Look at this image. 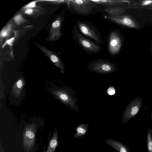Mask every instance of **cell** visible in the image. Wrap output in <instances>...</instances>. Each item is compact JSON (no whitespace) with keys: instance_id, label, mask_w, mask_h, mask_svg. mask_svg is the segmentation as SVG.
<instances>
[{"instance_id":"6da1fadb","label":"cell","mask_w":152,"mask_h":152,"mask_svg":"<svg viewBox=\"0 0 152 152\" xmlns=\"http://www.w3.org/2000/svg\"><path fill=\"white\" fill-rule=\"evenodd\" d=\"M69 9L74 14L87 16L94 14L98 12L100 6L89 0H71L66 1Z\"/></svg>"},{"instance_id":"7a4b0ae2","label":"cell","mask_w":152,"mask_h":152,"mask_svg":"<svg viewBox=\"0 0 152 152\" xmlns=\"http://www.w3.org/2000/svg\"><path fill=\"white\" fill-rule=\"evenodd\" d=\"M72 33L75 42L86 53L88 54H98L102 51V48L99 45L84 36L75 24L73 26Z\"/></svg>"},{"instance_id":"3957f363","label":"cell","mask_w":152,"mask_h":152,"mask_svg":"<svg viewBox=\"0 0 152 152\" xmlns=\"http://www.w3.org/2000/svg\"><path fill=\"white\" fill-rule=\"evenodd\" d=\"M76 23L78 29L83 35L92 39L99 45L103 43L101 34L94 26L86 21L78 20Z\"/></svg>"},{"instance_id":"277c9868","label":"cell","mask_w":152,"mask_h":152,"mask_svg":"<svg viewBox=\"0 0 152 152\" xmlns=\"http://www.w3.org/2000/svg\"><path fill=\"white\" fill-rule=\"evenodd\" d=\"M87 68L90 71L102 74L112 73L118 69L114 63L102 59L95 60L91 61L87 66Z\"/></svg>"},{"instance_id":"5b68a950","label":"cell","mask_w":152,"mask_h":152,"mask_svg":"<svg viewBox=\"0 0 152 152\" xmlns=\"http://www.w3.org/2000/svg\"><path fill=\"white\" fill-rule=\"evenodd\" d=\"M54 93L61 101L72 110L76 112L78 111L79 107L76 104L77 100L75 96V92L72 88H69L68 91L59 90L55 91Z\"/></svg>"},{"instance_id":"8992f818","label":"cell","mask_w":152,"mask_h":152,"mask_svg":"<svg viewBox=\"0 0 152 152\" xmlns=\"http://www.w3.org/2000/svg\"><path fill=\"white\" fill-rule=\"evenodd\" d=\"M122 44V40L120 34L115 30L111 31L109 33L108 50L110 54L113 56L119 52Z\"/></svg>"},{"instance_id":"52a82bcc","label":"cell","mask_w":152,"mask_h":152,"mask_svg":"<svg viewBox=\"0 0 152 152\" xmlns=\"http://www.w3.org/2000/svg\"><path fill=\"white\" fill-rule=\"evenodd\" d=\"M36 126L35 124L26 126L23 133V146L27 151L32 149L34 143Z\"/></svg>"},{"instance_id":"ba28073f","label":"cell","mask_w":152,"mask_h":152,"mask_svg":"<svg viewBox=\"0 0 152 152\" xmlns=\"http://www.w3.org/2000/svg\"><path fill=\"white\" fill-rule=\"evenodd\" d=\"M106 19L112 23L131 28L138 27L137 23L129 16L126 15H121L116 17L106 16Z\"/></svg>"},{"instance_id":"9c48e42d","label":"cell","mask_w":152,"mask_h":152,"mask_svg":"<svg viewBox=\"0 0 152 152\" xmlns=\"http://www.w3.org/2000/svg\"><path fill=\"white\" fill-rule=\"evenodd\" d=\"M39 47L51 61L60 69L62 72H64L65 67L61 60L57 55L43 46L39 45Z\"/></svg>"},{"instance_id":"30bf717a","label":"cell","mask_w":152,"mask_h":152,"mask_svg":"<svg viewBox=\"0 0 152 152\" xmlns=\"http://www.w3.org/2000/svg\"><path fill=\"white\" fill-rule=\"evenodd\" d=\"M105 142L119 152H131L129 147L115 140L108 139Z\"/></svg>"},{"instance_id":"8fae6325","label":"cell","mask_w":152,"mask_h":152,"mask_svg":"<svg viewBox=\"0 0 152 152\" xmlns=\"http://www.w3.org/2000/svg\"><path fill=\"white\" fill-rule=\"evenodd\" d=\"M61 21L62 19L60 17L53 23L50 32L51 38L53 39L56 37L57 39L60 37L61 35L60 31Z\"/></svg>"},{"instance_id":"7c38bea8","label":"cell","mask_w":152,"mask_h":152,"mask_svg":"<svg viewBox=\"0 0 152 152\" xmlns=\"http://www.w3.org/2000/svg\"><path fill=\"white\" fill-rule=\"evenodd\" d=\"M87 124H81L77 125L75 128L76 133L74 135V138H79L84 136L87 132L88 128Z\"/></svg>"},{"instance_id":"4fadbf2b","label":"cell","mask_w":152,"mask_h":152,"mask_svg":"<svg viewBox=\"0 0 152 152\" xmlns=\"http://www.w3.org/2000/svg\"><path fill=\"white\" fill-rule=\"evenodd\" d=\"M104 10L108 16L116 17L121 15L123 12L124 9L121 7H105Z\"/></svg>"},{"instance_id":"5bb4252c","label":"cell","mask_w":152,"mask_h":152,"mask_svg":"<svg viewBox=\"0 0 152 152\" xmlns=\"http://www.w3.org/2000/svg\"><path fill=\"white\" fill-rule=\"evenodd\" d=\"M58 133L55 132L50 140L47 149L45 152H54L57 145Z\"/></svg>"},{"instance_id":"9a60e30c","label":"cell","mask_w":152,"mask_h":152,"mask_svg":"<svg viewBox=\"0 0 152 152\" xmlns=\"http://www.w3.org/2000/svg\"><path fill=\"white\" fill-rule=\"evenodd\" d=\"M24 85L23 80L19 79L14 84L13 88V92L17 96L19 95Z\"/></svg>"},{"instance_id":"2e32d148","label":"cell","mask_w":152,"mask_h":152,"mask_svg":"<svg viewBox=\"0 0 152 152\" xmlns=\"http://www.w3.org/2000/svg\"><path fill=\"white\" fill-rule=\"evenodd\" d=\"M93 1L99 5L104 6L106 7H111L121 1H118L93 0Z\"/></svg>"},{"instance_id":"e0dca14e","label":"cell","mask_w":152,"mask_h":152,"mask_svg":"<svg viewBox=\"0 0 152 152\" xmlns=\"http://www.w3.org/2000/svg\"><path fill=\"white\" fill-rule=\"evenodd\" d=\"M13 23H10L1 31L0 35L1 40V39L7 37L10 35L13 26Z\"/></svg>"},{"instance_id":"ac0fdd59","label":"cell","mask_w":152,"mask_h":152,"mask_svg":"<svg viewBox=\"0 0 152 152\" xmlns=\"http://www.w3.org/2000/svg\"><path fill=\"white\" fill-rule=\"evenodd\" d=\"M146 145L148 152H152V130L149 128L146 135Z\"/></svg>"},{"instance_id":"d6986e66","label":"cell","mask_w":152,"mask_h":152,"mask_svg":"<svg viewBox=\"0 0 152 152\" xmlns=\"http://www.w3.org/2000/svg\"><path fill=\"white\" fill-rule=\"evenodd\" d=\"M14 20L15 22L18 25L23 23L26 20L23 18L21 14H18L14 18Z\"/></svg>"},{"instance_id":"ffe728a7","label":"cell","mask_w":152,"mask_h":152,"mask_svg":"<svg viewBox=\"0 0 152 152\" xmlns=\"http://www.w3.org/2000/svg\"><path fill=\"white\" fill-rule=\"evenodd\" d=\"M15 36L14 37L7 40L5 42L3 45L2 46L3 48H4L7 45H12V44L14 41V40L15 39V38L16 37V35H17V34L16 33H15Z\"/></svg>"},{"instance_id":"44dd1931","label":"cell","mask_w":152,"mask_h":152,"mask_svg":"<svg viewBox=\"0 0 152 152\" xmlns=\"http://www.w3.org/2000/svg\"><path fill=\"white\" fill-rule=\"evenodd\" d=\"M36 1L31 2L28 4L26 5L24 7V8L27 9H31L36 7Z\"/></svg>"},{"instance_id":"7402d4cb","label":"cell","mask_w":152,"mask_h":152,"mask_svg":"<svg viewBox=\"0 0 152 152\" xmlns=\"http://www.w3.org/2000/svg\"><path fill=\"white\" fill-rule=\"evenodd\" d=\"M115 92V89L113 86H110L107 89V93L110 95H114Z\"/></svg>"},{"instance_id":"603a6c76","label":"cell","mask_w":152,"mask_h":152,"mask_svg":"<svg viewBox=\"0 0 152 152\" xmlns=\"http://www.w3.org/2000/svg\"><path fill=\"white\" fill-rule=\"evenodd\" d=\"M152 4V1L151 0H144L142 1L141 3V5L146 6Z\"/></svg>"},{"instance_id":"cb8c5ba5","label":"cell","mask_w":152,"mask_h":152,"mask_svg":"<svg viewBox=\"0 0 152 152\" xmlns=\"http://www.w3.org/2000/svg\"><path fill=\"white\" fill-rule=\"evenodd\" d=\"M33 12V10L32 9H26L24 12L26 14L30 15Z\"/></svg>"}]
</instances>
